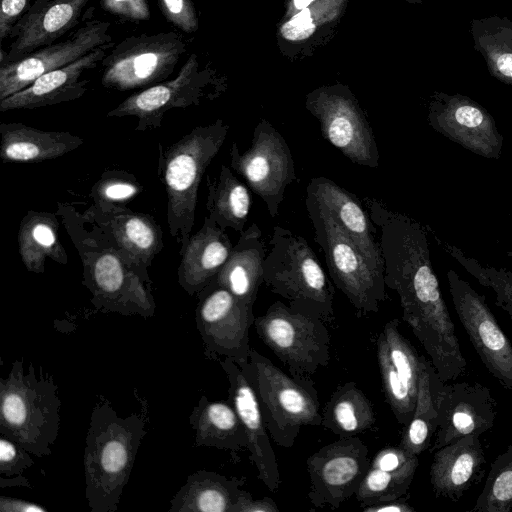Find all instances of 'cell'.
Returning a JSON list of instances; mask_svg holds the SVG:
<instances>
[{"instance_id":"6da1fadb","label":"cell","mask_w":512,"mask_h":512,"mask_svg":"<svg viewBox=\"0 0 512 512\" xmlns=\"http://www.w3.org/2000/svg\"><path fill=\"white\" fill-rule=\"evenodd\" d=\"M366 200L370 218L380 230L385 285L397 292L403 320L423 344L448 339L455 326L432 267L424 227L377 200Z\"/></svg>"},{"instance_id":"7a4b0ae2","label":"cell","mask_w":512,"mask_h":512,"mask_svg":"<svg viewBox=\"0 0 512 512\" xmlns=\"http://www.w3.org/2000/svg\"><path fill=\"white\" fill-rule=\"evenodd\" d=\"M145 425L142 416H121L108 401L94 407L84 451L85 492L91 512L117 510L146 434Z\"/></svg>"},{"instance_id":"3957f363","label":"cell","mask_w":512,"mask_h":512,"mask_svg":"<svg viewBox=\"0 0 512 512\" xmlns=\"http://www.w3.org/2000/svg\"><path fill=\"white\" fill-rule=\"evenodd\" d=\"M229 129L219 118L196 126L169 146L159 144L158 174L167 194V224L180 249L192 235L202 177L224 144Z\"/></svg>"},{"instance_id":"277c9868","label":"cell","mask_w":512,"mask_h":512,"mask_svg":"<svg viewBox=\"0 0 512 512\" xmlns=\"http://www.w3.org/2000/svg\"><path fill=\"white\" fill-rule=\"evenodd\" d=\"M58 386L48 375L38 376L32 363L13 362L0 380V432L36 457L52 453L59 431Z\"/></svg>"},{"instance_id":"5b68a950","label":"cell","mask_w":512,"mask_h":512,"mask_svg":"<svg viewBox=\"0 0 512 512\" xmlns=\"http://www.w3.org/2000/svg\"><path fill=\"white\" fill-rule=\"evenodd\" d=\"M253 388L271 439L291 448L303 426L322 422L320 401L310 376L283 372L251 348L247 361L238 364Z\"/></svg>"},{"instance_id":"8992f818","label":"cell","mask_w":512,"mask_h":512,"mask_svg":"<svg viewBox=\"0 0 512 512\" xmlns=\"http://www.w3.org/2000/svg\"><path fill=\"white\" fill-rule=\"evenodd\" d=\"M264 260V283L288 300L292 308L334 318V287L307 241L289 229L275 226Z\"/></svg>"},{"instance_id":"52a82bcc","label":"cell","mask_w":512,"mask_h":512,"mask_svg":"<svg viewBox=\"0 0 512 512\" xmlns=\"http://www.w3.org/2000/svg\"><path fill=\"white\" fill-rule=\"evenodd\" d=\"M305 204L313 225L314 240L324 253L334 285L359 312H378L386 299L384 277L369 265L322 204L308 193Z\"/></svg>"},{"instance_id":"ba28073f","label":"cell","mask_w":512,"mask_h":512,"mask_svg":"<svg viewBox=\"0 0 512 512\" xmlns=\"http://www.w3.org/2000/svg\"><path fill=\"white\" fill-rule=\"evenodd\" d=\"M77 242L83 264V283L92 293L98 308L122 314L151 316L155 303L146 269L139 268L121 248L92 245L88 239Z\"/></svg>"},{"instance_id":"9c48e42d","label":"cell","mask_w":512,"mask_h":512,"mask_svg":"<svg viewBox=\"0 0 512 512\" xmlns=\"http://www.w3.org/2000/svg\"><path fill=\"white\" fill-rule=\"evenodd\" d=\"M226 89L227 78L192 53L175 78L131 94L109 111L107 117H136L135 130L144 132L160 127L169 110L213 101Z\"/></svg>"},{"instance_id":"30bf717a","label":"cell","mask_w":512,"mask_h":512,"mask_svg":"<svg viewBox=\"0 0 512 512\" xmlns=\"http://www.w3.org/2000/svg\"><path fill=\"white\" fill-rule=\"evenodd\" d=\"M262 342L293 374L310 376L330 361V334L320 317L281 301L253 323Z\"/></svg>"},{"instance_id":"8fae6325","label":"cell","mask_w":512,"mask_h":512,"mask_svg":"<svg viewBox=\"0 0 512 512\" xmlns=\"http://www.w3.org/2000/svg\"><path fill=\"white\" fill-rule=\"evenodd\" d=\"M186 50L185 39L174 31L129 36L103 58L101 84L117 91L156 85L173 74Z\"/></svg>"},{"instance_id":"7c38bea8","label":"cell","mask_w":512,"mask_h":512,"mask_svg":"<svg viewBox=\"0 0 512 512\" xmlns=\"http://www.w3.org/2000/svg\"><path fill=\"white\" fill-rule=\"evenodd\" d=\"M305 107L319 121L323 138L352 163L379 167L380 153L373 129L347 85L335 83L310 91Z\"/></svg>"},{"instance_id":"4fadbf2b","label":"cell","mask_w":512,"mask_h":512,"mask_svg":"<svg viewBox=\"0 0 512 512\" xmlns=\"http://www.w3.org/2000/svg\"><path fill=\"white\" fill-rule=\"evenodd\" d=\"M230 166L260 197L272 218L278 215L287 186L297 177L291 150L279 131L262 118L253 131L252 144L241 152L237 142L230 151Z\"/></svg>"},{"instance_id":"5bb4252c","label":"cell","mask_w":512,"mask_h":512,"mask_svg":"<svg viewBox=\"0 0 512 512\" xmlns=\"http://www.w3.org/2000/svg\"><path fill=\"white\" fill-rule=\"evenodd\" d=\"M196 324L206 354L229 358L237 364L249 358V328L255 317L253 307L226 288L210 282L199 294Z\"/></svg>"},{"instance_id":"9a60e30c","label":"cell","mask_w":512,"mask_h":512,"mask_svg":"<svg viewBox=\"0 0 512 512\" xmlns=\"http://www.w3.org/2000/svg\"><path fill=\"white\" fill-rule=\"evenodd\" d=\"M370 465L368 447L356 436L340 437L311 454L306 466L312 506L339 508L356 494Z\"/></svg>"},{"instance_id":"2e32d148","label":"cell","mask_w":512,"mask_h":512,"mask_svg":"<svg viewBox=\"0 0 512 512\" xmlns=\"http://www.w3.org/2000/svg\"><path fill=\"white\" fill-rule=\"evenodd\" d=\"M447 280L453 306L477 355L500 385L512 390V344L485 297L452 269Z\"/></svg>"},{"instance_id":"e0dca14e","label":"cell","mask_w":512,"mask_h":512,"mask_svg":"<svg viewBox=\"0 0 512 512\" xmlns=\"http://www.w3.org/2000/svg\"><path fill=\"white\" fill-rule=\"evenodd\" d=\"M110 25L85 15L82 25L64 40L44 46L19 60L0 63V101L25 89L43 74L67 66L111 42Z\"/></svg>"},{"instance_id":"ac0fdd59","label":"cell","mask_w":512,"mask_h":512,"mask_svg":"<svg viewBox=\"0 0 512 512\" xmlns=\"http://www.w3.org/2000/svg\"><path fill=\"white\" fill-rule=\"evenodd\" d=\"M428 121L465 149L485 158H500L503 136L491 114L470 97L435 91L428 105Z\"/></svg>"},{"instance_id":"d6986e66","label":"cell","mask_w":512,"mask_h":512,"mask_svg":"<svg viewBox=\"0 0 512 512\" xmlns=\"http://www.w3.org/2000/svg\"><path fill=\"white\" fill-rule=\"evenodd\" d=\"M438 426L429 450L451 444L466 435L490 430L498 412L491 390L479 382H442L436 395Z\"/></svg>"},{"instance_id":"ffe728a7","label":"cell","mask_w":512,"mask_h":512,"mask_svg":"<svg viewBox=\"0 0 512 512\" xmlns=\"http://www.w3.org/2000/svg\"><path fill=\"white\" fill-rule=\"evenodd\" d=\"M349 0H285L277 47L290 61L312 56L335 36Z\"/></svg>"},{"instance_id":"44dd1931","label":"cell","mask_w":512,"mask_h":512,"mask_svg":"<svg viewBox=\"0 0 512 512\" xmlns=\"http://www.w3.org/2000/svg\"><path fill=\"white\" fill-rule=\"evenodd\" d=\"M90 0H34L13 26L9 50H1L0 63L13 62L53 44L80 24Z\"/></svg>"},{"instance_id":"7402d4cb","label":"cell","mask_w":512,"mask_h":512,"mask_svg":"<svg viewBox=\"0 0 512 512\" xmlns=\"http://www.w3.org/2000/svg\"><path fill=\"white\" fill-rule=\"evenodd\" d=\"M228 383V401L238 414L247 436L249 458L258 472V479L272 492L280 486L276 455L255 392L240 366L229 358L219 359Z\"/></svg>"},{"instance_id":"603a6c76","label":"cell","mask_w":512,"mask_h":512,"mask_svg":"<svg viewBox=\"0 0 512 512\" xmlns=\"http://www.w3.org/2000/svg\"><path fill=\"white\" fill-rule=\"evenodd\" d=\"M113 46L111 41L67 66L43 74L25 89L1 100L0 111L36 109L81 98L90 82L83 76L96 68Z\"/></svg>"},{"instance_id":"cb8c5ba5","label":"cell","mask_w":512,"mask_h":512,"mask_svg":"<svg viewBox=\"0 0 512 512\" xmlns=\"http://www.w3.org/2000/svg\"><path fill=\"white\" fill-rule=\"evenodd\" d=\"M306 193L322 204L336 223L353 241L369 265L384 277V262L376 226L358 198L327 177H315Z\"/></svg>"},{"instance_id":"d4e9b609","label":"cell","mask_w":512,"mask_h":512,"mask_svg":"<svg viewBox=\"0 0 512 512\" xmlns=\"http://www.w3.org/2000/svg\"><path fill=\"white\" fill-rule=\"evenodd\" d=\"M485 453L478 435H466L433 452L430 483L437 498L458 501L485 474Z\"/></svg>"},{"instance_id":"484cf974","label":"cell","mask_w":512,"mask_h":512,"mask_svg":"<svg viewBox=\"0 0 512 512\" xmlns=\"http://www.w3.org/2000/svg\"><path fill=\"white\" fill-rule=\"evenodd\" d=\"M232 248L225 230L205 216L202 227L180 249L178 284L189 295H198L221 270Z\"/></svg>"},{"instance_id":"4316f807","label":"cell","mask_w":512,"mask_h":512,"mask_svg":"<svg viewBox=\"0 0 512 512\" xmlns=\"http://www.w3.org/2000/svg\"><path fill=\"white\" fill-rule=\"evenodd\" d=\"M266 255L261 229L252 223L240 233L227 261L211 282L226 288L239 300L253 307L258 290L264 283Z\"/></svg>"},{"instance_id":"83f0119b","label":"cell","mask_w":512,"mask_h":512,"mask_svg":"<svg viewBox=\"0 0 512 512\" xmlns=\"http://www.w3.org/2000/svg\"><path fill=\"white\" fill-rule=\"evenodd\" d=\"M84 143L67 131H44L19 122L0 124L2 162L39 163L61 157Z\"/></svg>"},{"instance_id":"f1b7e54d","label":"cell","mask_w":512,"mask_h":512,"mask_svg":"<svg viewBox=\"0 0 512 512\" xmlns=\"http://www.w3.org/2000/svg\"><path fill=\"white\" fill-rule=\"evenodd\" d=\"M418 456L401 446H386L371 461L356 499L361 507L407 494L418 467Z\"/></svg>"},{"instance_id":"f546056e","label":"cell","mask_w":512,"mask_h":512,"mask_svg":"<svg viewBox=\"0 0 512 512\" xmlns=\"http://www.w3.org/2000/svg\"><path fill=\"white\" fill-rule=\"evenodd\" d=\"M244 482L214 471L194 472L174 495L169 511L232 512Z\"/></svg>"},{"instance_id":"4dcf8cb0","label":"cell","mask_w":512,"mask_h":512,"mask_svg":"<svg viewBox=\"0 0 512 512\" xmlns=\"http://www.w3.org/2000/svg\"><path fill=\"white\" fill-rule=\"evenodd\" d=\"M190 424L197 446L233 453L247 449L244 427L229 401H211L202 396L190 415Z\"/></svg>"},{"instance_id":"1f68e13d","label":"cell","mask_w":512,"mask_h":512,"mask_svg":"<svg viewBox=\"0 0 512 512\" xmlns=\"http://www.w3.org/2000/svg\"><path fill=\"white\" fill-rule=\"evenodd\" d=\"M58 231V221L52 213L29 211L22 218L17 240L21 260L28 271L43 273L47 258L59 264L67 263Z\"/></svg>"},{"instance_id":"d6a6232c","label":"cell","mask_w":512,"mask_h":512,"mask_svg":"<svg viewBox=\"0 0 512 512\" xmlns=\"http://www.w3.org/2000/svg\"><path fill=\"white\" fill-rule=\"evenodd\" d=\"M441 383L432 362L423 356L415 409L399 444L413 455L419 456L432 443L438 426L436 395Z\"/></svg>"},{"instance_id":"836d02e7","label":"cell","mask_w":512,"mask_h":512,"mask_svg":"<svg viewBox=\"0 0 512 512\" xmlns=\"http://www.w3.org/2000/svg\"><path fill=\"white\" fill-rule=\"evenodd\" d=\"M375 422L374 406L355 382L339 385L322 411L321 425L339 437L364 433Z\"/></svg>"},{"instance_id":"e575fe53","label":"cell","mask_w":512,"mask_h":512,"mask_svg":"<svg viewBox=\"0 0 512 512\" xmlns=\"http://www.w3.org/2000/svg\"><path fill=\"white\" fill-rule=\"evenodd\" d=\"M108 221L118 248L144 268H149L163 248L161 227L149 215L124 210L113 213Z\"/></svg>"},{"instance_id":"d590c367","label":"cell","mask_w":512,"mask_h":512,"mask_svg":"<svg viewBox=\"0 0 512 512\" xmlns=\"http://www.w3.org/2000/svg\"><path fill=\"white\" fill-rule=\"evenodd\" d=\"M208 216L222 229L244 231L251 207V197L244 183L226 165H221L217 178L207 176Z\"/></svg>"},{"instance_id":"8d00e7d4","label":"cell","mask_w":512,"mask_h":512,"mask_svg":"<svg viewBox=\"0 0 512 512\" xmlns=\"http://www.w3.org/2000/svg\"><path fill=\"white\" fill-rule=\"evenodd\" d=\"M473 47L486 62L489 73L512 85V20L492 15L470 22Z\"/></svg>"},{"instance_id":"74e56055","label":"cell","mask_w":512,"mask_h":512,"mask_svg":"<svg viewBox=\"0 0 512 512\" xmlns=\"http://www.w3.org/2000/svg\"><path fill=\"white\" fill-rule=\"evenodd\" d=\"M512 510V444L490 465L484 487L470 512Z\"/></svg>"},{"instance_id":"f35d334b","label":"cell","mask_w":512,"mask_h":512,"mask_svg":"<svg viewBox=\"0 0 512 512\" xmlns=\"http://www.w3.org/2000/svg\"><path fill=\"white\" fill-rule=\"evenodd\" d=\"M376 348L386 402L389 404L397 422L406 426L412 418L416 398L410 393L399 377L388 355L386 341L382 332L377 337Z\"/></svg>"},{"instance_id":"ab89813d","label":"cell","mask_w":512,"mask_h":512,"mask_svg":"<svg viewBox=\"0 0 512 512\" xmlns=\"http://www.w3.org/2000/svg\"><path fill=\"white\" fill-rule=\"evenodd\" d=\"M137 179L126 172L107 171L93 186L91 197L106 216L126 210L132 198L142 191Z\"/></svg>"},{"instance_id":"60d3db41","label":"cell","mask_w":512,"mask_h":512,"mask_svg":"<svg viewBox=\"0 0 512 512\" xmlns=\"http://www.w3.org/2000/svg\"><path fill=\"white\" fill-rule=\"evenodd\" d=\"M449 253L465 267L482 285L490 287L496 294V305L512 319V271L484 268L476 260L467 258L458 248L446 245Z\"/></svg>"},{"instance_id":"b9f144b4","label":"cell","mask_w":512,"mask_h":512,"mask_svg":"<svg viewBox=\"0 0 512 512\" xmlns=\"http://www.w3.org/2000/svg\"><path fill=\"white\" fill-rule=\"evenodd\" d=\"M158 7L168 23L184 33H194L199 19L192 0H157Z\"/></svg>"},{"instance_id":"7bdbcfd3","label":"cell","mask_w":512,"mask_h":512,"mask_svg":"<svg viewBox=\"0 0 512 512\" xmlns=\"http://www.w3.org/2000/svg\"><path fill=\"white\" fill-rule=\"evenodd\" d=\"M32 454L13 440L1 435L0 437V472L1 475L21 476L34 464Z\"/></svg>"},{"instance_id":"ee69618b","label":"cell","mask_w":512,"mask_h":512,"mask_svg":"<svg viewBox=\"0 0 512 512\" xmlns=\"http://www.w3.org/2000/svg\"><path fill=\"white\" fill-rule=\"evenodd\" d=\"M107 13L124 22L148 21L151 17L147 0H97Z\"/></svg>"},{"instance_id":"f6af8a7d","label":"cell","mask_w":512,"mask_h":512,"mask_svg":"<svg viewBox=\"0 0 512 512\" xmlns=\"http://www.w3.org/2000/svg\"><path fill=\"white\" fill-rule=\"evenodd\" d=\"M0 40L9 38L16 22L28 10L32 0H0Z\"/></svg>"},{"instance_id":"bcb514c9","label":"cell","mask_w":512,"mask_h":512,"mask_svg":"<svg viewBox=\"0 0 512 512\" xmlns=\"http://www.w3.org/2000/svg\"><path fill=\"white\" fill-rule=\"evenodd\" d=\"M232 512H279V508L270 497L255 499L249 492L241 490Z\"/></svg>"},{"instance_id":"7dc6e473","label":"cell","mask_w":512,"mask_h":512,"mask_svg":"<svg viewBox=\"0 0 512 512\" xmlns=\"http://www.w3.org/2000/svg\"><path fill=\"white\" fill-rule=\"evenodd\" d=\"M363 512H414L415 508L408 502L406 495L397 499L377 502L362 507Z\"/></svg>"},{"instance_id":"c3c4849f","label":"cell","mask_w":512,"mask_h":512,"mask_svg":"<svg viewBox=\"0 0 512 512\" xmlns=\"http://www.w3.org/2000/svg\"><path fill=\"white\" fill-rule=\"evenodd\" d=\"M0 511L2 512H44L46 511L41 505L25 500L1 497Z\"/></svg>"},{"instance_id":"681fc988","label":"cell","mask_w":512,"mask_h":512,"mask_svg":"<svg viewBox=\"0 0 512 512\" xmlns=\"http://www.w3.org/2000/svg\"><path fill=\"white\" fill-rule=\"evenodd\" d=\"M410 4H422L423 0H404Z\"/></svg>"}]
</instances>
